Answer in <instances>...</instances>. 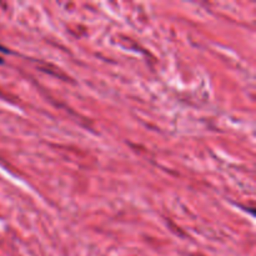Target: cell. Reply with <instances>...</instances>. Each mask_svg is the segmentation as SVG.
Masks as SVG:
<instances>
[{
  "mask_svg": "<svg viewBox=\"0 0 256 256\" xmlns=\"http://www.w3.org/2000/svg\"><path fill=\"white\" fill-rule=\"evenodd\" d=\"M0 50H2V52H6V50H5L2 46H0Z\"/></svg>",
  "mask_w": 256,
  "mask_h": 256,
  "instance_id": "obj_1",
  "label": "cell"
},
{
  "mask_svg": "<svg viewBox=\"0 0 256 256\" xmlns=\"http://www.w3.org/2000/svg\"><path fill=\"white\" fill-rule=\"evenodd\" d=\"M0 62H2V59H0Z\"/></svg>",
  "mask_w": 256,
  "mask_h": 256,
  "instance_id": "obj_2",
  "label": "cell"
}]
</instances>
